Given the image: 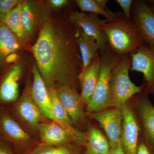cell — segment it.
Listing matches in <instances>:
<instances>
[{
	"label": "cell",
	"mask_w": 154,
	"mask_h": 154,
	"mask_svg": "<svg viewBox=\"0 0 154 154\" xmlns=\"http://www.w3.org/2000/svg\"><path fill=\"white\" fill-rule=\"evenodd\" d=\"M77 31L68 16L51 14L42 26L30 51L47 88L66 86L76 90L83 70Z\"/></svg>",
	"instance_id": "6da1fadb"
},
{
	"label": "cell",
	"mask_w": 154,
	"mask_h": 154,
	"mask_svg": "<svg viewBox=\"0 0 154 154\" xmlns=\"http://www.w3.org/2000/svg\"><path fill=\"white\" fill-rule=\"evenodd\" d=\"M113 21L100 26L108 40V45L119 55L131 54L144 43L132 19L128 20L122 12L115 13Z\"/></svg>",
	"instance_id": "7a4b0ae2"
},
{
	"label": "cell",
	"mask_w": 154,
	"mask_h": 154,
	"mask_svg": "<svg viewBox=\"0 0 154 154\" xmlns=\"http://www.w3.org/2000/svg\"><path fill=\"white\" fill-rule=\"evenodd\" d=\"M99 52L101 58L100 75L91 100L86 105V110L91 114L112 107L110 74L120 57L109 46Z\"/></svg>",
	"instance_id": "3957f363"
},
{
	"label": "cell",
	"mask_w": 154,
	"mask_h": 154,
	"mask_svg": "<svg viewBox=\"0 0 154 154\" xmlns=\"http://www.w3.org/2000/svg\"><path fill=\"white\" fill-rule=\"evenodd\" d=\"M131 64L130 54L120 55L118 62L111 71L110 86L112 107L121 110L130 99L143 91L145 84L137 86L129 78Z\"/></svg>",
	"instance_id": "277c9868"
},
{
	"label": "cell",
	"mask_w": 154,
	"mask_h": 154,
	"mask_svg": "<svg viewBox=\"0 0 154 154\" xmlns=\"http://www.w3.org/2000/svg\"><path fill=\"white\" fill-rule=\"evenodd\" d=\"M52 11L47 1H23L20 19L31 41L37 33L38 35L43 23L51 15Z\"/></svg>",
	"instance_id": "5b68a950"
},
{
	"label": "cell",
	"mask_w": 154,
	"mask_h": 154,
	"mask_svg": "<svg viewBox=\"0 0 154 154\" xmlns=\"http://www.w3.org/2000/svg\"><path fill=\"white\" fill-rule=\"evenodd\" d=\"M131 70L143 75L145 91L154 95V47L144 43L131 54Z\"/></svg>",
	"instance_id": "8992f818"
},
{
	"label": "cell",
	"mask_w": 154,
	"mask_h": 154,
	"mask_svg": "<svg viewBox=\"0 0 154 154\" xmlns=\"http://www.w3.org/2000/svg\"><path fill=\"white\" fill-rule=\"evenodd\" d=\"M67 16L71 23L96 39L99 45V52L107 49L109 46L108 40L100 28L101 25L107 22L105 19H100L96 14L77 11H70Z\"/></svg>",
	"instance_id": "52a82bcc"
},
{
	"label": "cell",
	"mask_w": 154,
	"mask_h": 154,
	"mask_svg": "<svg viewBox=\"0 0 154 154\" xmlns=\"http://www.w3.org/2000/svg\"><path fill=\"white\" fill-rule=\"evenodd\" d=\"M144 90L135 95L137 115L142 137L154 149V106Z\"/></svg>",
	"instance_id": "ba28073f"
},
{
	"label": "cell",
	"mask_w": 154,
	"mask_h": 154,
	"mask_svg": "<svg viewBox=\"0 0 154 154\" xmlns=\"http://www.w3.org/2000/svg\"><path fill=\"white\" fill-rule=\"evenodd\" d=\"M131 19L144 43L154 47V13L147 2L143 0L134 1Z\"/></svg>",
	"instance_id": "9c48e42d"
},
{
	"label": "cell",
	"mask_w": 154,
	"mask_h": 154,
	"mask_svg": "<svg viewBox=\"0 0 154 154\" xmlns=\"http://www.w3.org/2000/svg\"><path fill=\"white\" fill-rule=\"evenodd\" d=\"M121 110L123 117L120 139L122 148L125 154H136L141 132L139 123L128 102Z\"/></svg>",
	"instance_id": "30bf717a"
},
{
	"label": "cell",
	"mask_w": 154,
	"mask_h": 154,
	"mask_svg": "<svg viewBox=\"0 0 154 154\" xmlns=\"http://www.w3.org/2000/svg\"><path fill=\"white\" fill-rule=\"evenodd\" d=\"M92 114V118L97 121L105 131L111 150L120 143L122 130L121 110L112 107Z\"/></svg>",
	"instance_id": "8fae6325"
},
{
	"label": "cell",
	"mask_w": 154,
	"mask_h": 154,
	"mask_svg": "<svg viewBox=\"0 0 154 154\" xmlns=\"http://www.w3.org/2000/svg\"><path fill=\"white\" fill-rule=\"evenodd\" d=\"M25 64L19 61L9 66L0 82V101L11 103L19 97V82L25 68Z\"/></svg>",
	"instance_id": "7c38bea8"
},
{
	"label": "cell",
	"mask_w": 154,
	"mask_h": 154,
	"mask_svg": "<svg viewBox=\"0 0 154 154\" xmlns=\"http://www.w3.org/2000/svg\"><path fill=\"white\" fill-rule=\"evenodd\" d=\"M55 89L61 104L73 124L82 123L85 116V105L76 90L66 86H60Z\"/></svg>",
	"instance_id": "4fadbf2b"
},
{
	"label": "cell",
	"mask_w": 154,
	"mask_h": 154,
	"mask_svg": "<svg viewBox=\"0 0 154 154\" xmlns=\"http://www.w3.org/2000/svg\"><path fill=\"white\" fill-rule=\"evenodd\" d=\"M32 73L33 80L31 93L33 100L42 114L54 121V118L48 90L35 61L32 64Z\"/></svg>",
	"instance_id": "5bb4252c"
},
{
	"label": "cell",
	"mask_w": 154,
	"mask_h": 154,
	"mask_svg": "<svg viewBox=\"0 0 154 154\" xmlns=\"http://www.w3.org/2000/svg\"><path fill=\"white\" fill-rule=\"evenodd\" d=\"M100 70L101 58L99 55L78 76L81 89L80 95L85 105H87L91 100L99 80Z\"/></svg>",
	"instance_id": "9a60e30c"
},
{
	"label": "cell",
	"mask_w": 154,
	"mask_h": 154,
	"mask_svg": "<svg viewBox=\"0 0 154 154\" xmlns=\"http://www.w3.org/2000/svg\"><path fill=\"white\" fill-rule=\"evenodd\" d=\"M17 111L20 116L31 125L39 124L42 113L33 100L31 86L27 85L17 104Z\"/></svg>",
	"instance_id": "2e32d148"
},
{
	"label": "cell",
	"mask_w": 154,
	"mask_h": 154,
	"mask_svg": "<svg viewBox=\"0 0 154 154\" xmlns=\"http://www.w3.org/2000/svg\"><path fill=\"white\" fill-rule=\"evenodd\" d=\"M24 49L18 38L0 21V69L7 67L5 61L8 57L13 54H20Z\"/></svg>",
	"instance_id": "e0dca14e"
},
{
	"label": "cell",
	"mask_w": 154,
	"mask_h": 154,
	"mask_svg": "<svg viewBox=\"0 0 154 154\" xmlns=\"http://www.w3.org/2000/svg\"><path fill=\"white\" fill-rule=\"evenodd\" d=\"M37 126L42 141L48 145L75 141L71 134L67 130L55 122L39 123Z\"/></svg>",
	"instance_id": "ac0fdd59"
},
{
	"label": "cell",
	"mask_w": 154,
	"mask_h": 154,
	"mask_svg": "<svg viewBox=\"0 0 154 154\" xmlns=\"http://www.w3.org/2000/svg\"><path fill=\"white\" fill-rule=\"evenodd\" d=\"M76 42L84 70L91 64L95 58L99 55V45L94 37L88 35L79 27H78Z\"/></svg>",
	"instance_id": "d6986e66"
},
{
	"label": "cell",
	"mask_w": 154,
	"mask_h": 154,
	"mask_svg": "<svg viewBox=\"0 0 154 154\" xmlns=\"http://www.w3.org/2000/svg\"><path fill=\"white\" fill-rule=\"evenodd\" d=\"M22 2L23 1L0 21L2 22L18 38L24 49L30 51L32 47L30 44L31 41L25 32L20 19Z\"/></svg>",
	"instance_id": "ffe728a7"
},
{
	"label": "cell",
	"mask_w": 154,
	"mask_h": 154,
	"mask_svg": "<svg viewBox=\"0 0 154 154\" xmlns=\"http://www.w3.org/2000/svg\"><path fill=\"white\" fill-rule=\"evenodd\" d=\"M86 146V154H110L111 152L108 140L94 127L89 128Z\"/></svg>",
	"instance_id": "44dd1931"
},
{
	"label": "cell",
	"mask_w": 154,
	"mask_h": 154,
	"mask_svg": "<svg viewBox=\"0 0 154 154\" xmlns=\"http://www.w3.org/2000/svg\"><path fill=\"white\" fill-rule=\"evenodd\" d=\"M0 127L3 133L9 140L21 142L29 140V135L12 117L3 115L0 120Z\"/></svg>",
	"instance_id": "7402d4cb"
},
{
	"label": "cell",
	"mask_w": 154,
	"mask_h": 154,
	"mask_svg": "<svg viewBox=\"0 0 154 154\" xmlns=\"http://www.w3.org/2000/svg\"><path fill=\"white\" fill-rule=\"evenodd\" d=\"M47 88L51 100L52 113L54 118V122L61 125L72 126V122L61 104L55 88Z\"/></svg>",
	"instance_id": "603a6c76"
},
{
	"label": "cell",
	"mask_w": 154,
	"mask_h": 154,
	"mask_svg": "<svg viewBox=\"0 0 154 154\" xmlns=\"http://www.w3.org/2000/svg\"><path fill=\"white\" fill-rule=\"evenodd\" d=\"M82 12L88 14H93L101 15L105 18L107 22L113 21L115 17V13L102 8L96 0H76L75 1Z\"/></svg>",
	"instance_id": "cb8c5ba5"
},
{
	"label": "cell",
	"mask_w": 154,
	"mask_h": 154,
	"mask_svg": "<svg viewBox=\"0 0 154 154\" xmlns=\"http://www.w3.org/2000/svg\"><path fill=\"white\" fill-rule=\"evenodd\" d=\"M21 0H0V20L21 3Z\"/></svg>",
	"instance_id": "d4e9b609"
},
{
	"label": "cell",
	"mask_w": 154,
	"mask_h": 154,
	"mask_svg": "<svg viewBox=\"0 0 154 154\" xmlns=\"http://www.w3.org/2000/svg\"><path fill=\"white\" fill-rule=\"evenodd\" d=\"M31 154H71V152L64 147L45 146L37 149Z\"/></svg>",
	"instance_id": "484cf974"
},
{
	"label": "cell",
	"mask_w": 154,
	"mask_h": 154,
	"mask_svg": "<svg viewBox=\"0 0 154 154\" xmlns=\"http://www.w3.org/2000/svg\"><path fill=\"white\" fill-rule=\"evenodd\" d=\"M115 2L120 6L125 18L128 20L131 19V8L133 0H116Z\"/></svg>",
	"instance_id": "4316f807"
},
{
	"label": "cell",
	"mask_w": 154,
	"mask_h": 154,
	"mask_svg": "<svg viewBox=\"0 0 154 154\" xmlns=\"http://www.w3.org/2000/svg\"><path fill=\"white\" fill-rule=\"evenodd\" d=\"M136 154H154V149L149 145L142 137H140Z\"/></svg>",
	"instance_id": "83f0119b"
},
{
	"label": "cell",
	"mask_w": 154,
	"mask_h": 154,
	"mask_svg": "<svg viewBox=\"0 0 154 154\" xmlns=\"http://www.w3.org/2000/svg\"><path fill=\"white\" fill-rule=\"evenodd\" d=\"M47 1L52 10H58L62 8L71 2L68 0H48Z\"/></svg>",
	"instance_id": "f1b7e54d"
},
{
	"label": "cell",
	"mask_w": 154,
	"mask_h": 154,
	"mask_svg": "<svg viewBox=\"0 0 154 154\" xmlns=\"http://www.w3.org/2000/svg\"><path fill=\"white\" fill-rule=\"evenodd\" d=\"M110 154H125L122 148L121 143H119L115 148L111 150Z\"/></svg>",
	"instance_id": "f546056e"
},
{
	"label": "cell",
	"mask_w": 154,
	"mask_h": 154,
	"mask_svg": "<svg viewBox=\"0 0 154 154\" xmlns=\"http://www.w3.org/2000/svg\"><path fill=\"white\" fill-rule=\"evenodd\" d=\"M96 1L99 5L103 9L106 10H110L107 6V3L108 1H107V0H96Z\"/></svg>",
	"instance_id": "4dcf8cb0"
},
{
	"label": "cell",
	"mask_w": 154,
	"mask_h": 154,
	"mask_svg": "<svg viewBox=\"0 0 154 154\" xmlns=\"http://www.w3.org/2000/svg\"><path fill=\"white\" fill-rule=\"evenodd\" d=\"M0 154H12L11 152L7 150L6 149L0 146Z\"/></svg>",
	"instance_id": "1f68e13d"
},
{
	"label": "cell",
	"mask_w": 154,
	"mask_h": 154,
	"mask_svg": "<svg viewBox=\"0 0 154 154\" xmlns=\"http://www.w3.org/2000/svg\"><path fill=\"white\" fill-rule=\"evenodd\" d=\"M149 5L152 11L154 13V3H153L151 5Z\"/></svg>",
	"instance_id": "d6a6232c"
}]
</instances>
